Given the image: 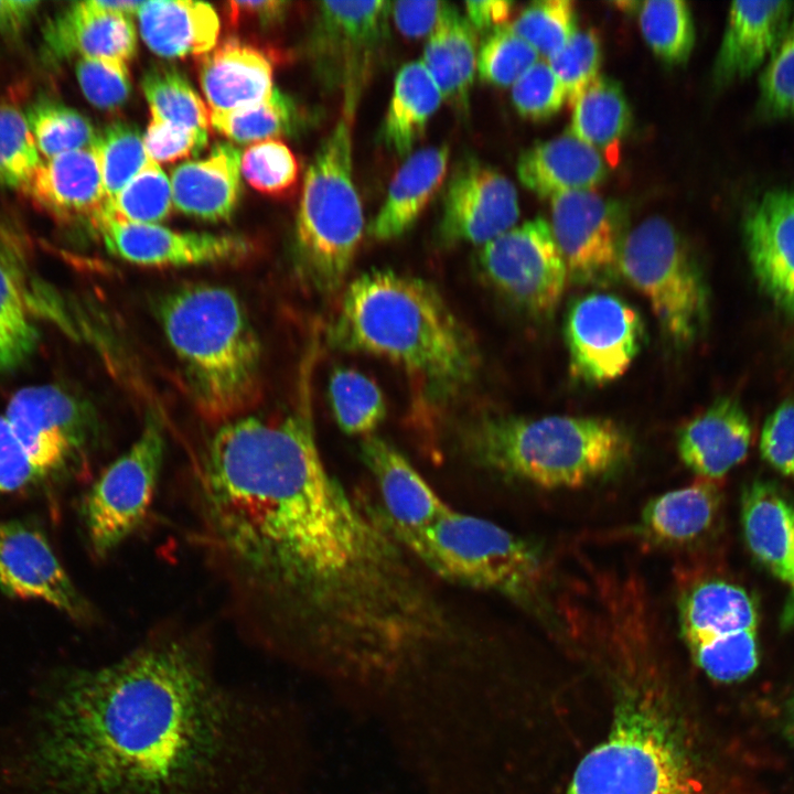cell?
<instances>
[{"mask_svg": "<svg viewBox=\"0 0 794 794\" xmlns=\"http://www.w3.org/2000/svg\"><path fill=\"white\" fill-rule=\"evenodd\" d=\"M170 179L160 165L148 160L142 170L108 202V211L132 223L158 224L172 211Z\"/></svg>", "mask_w": 794, "mask_h": 794, "instance_id": "45", "label": "cell"}, {"mask_svg": "<svg viewBox=\"0 0 794 794\" xmlns=\"http://www.w3.org/2000/svg\"><path fill=\"white\" fill-rule=\"evenodd\" d=\"M329 401L337 426L352 436H371L387 414L378 385L354 368L337 367L331 373Z\"/></svg>", "mask_w": 794, "mask_h": 794, "instance_id": "37", "label": "cell"}, {"mask_svg": "<svg viewBox=\"0 0 794 794\" xmlns=\"http://www.w3.org/2000/svg\"><path fill=\"white\" fill-rule=\"evenodd\" d=\"M23 192L53 215L93 227L108 204L93 147L43 160Z\"/></svg>", "mask_w": 794, "mask_h": 794, "instance_id": "26", "label": "cell"}, {"mask_svg": "<svg viewBox=\"0 0 794 794\" xmlns=\"http://www.w3.org/2000/svg\"><path fill=\"white\" fill-rule=\"evenodd\" d=\"M4 255L0 249V373L22 364L39 339L17 270Z\"/></svg>", "mask_w": 794, "mask_h": 794, "instance_id": "41", "label": "cell"}, {"mask_svg": "<svg viewBox=\"0 0 794 794\" xmlns=\"http://www.w3.org/2000/svg\"><path fill=\"white\" fill-rule=\"evenodd\" d=\"M41 476L66 468L88 441V418L79 403L54 385L18 390L4 414Z\"/></svg>", "mask_w": 794, "mask_h": 794, "instance_id": "16", "label": "cell"}, {"mask_svg": "<svg viewBox=\"0 0 794 794\" xmlns=\"http://www.w3.org/2000/svg\"><path fill=\"white\" fill-rule=\"evenodd\" d=\"M39 1L0 0V36L14 35L24 29L39 11Z\"/></svg>", "mask_w": 794, "mask_h": 794, "instance_id": "59", "label": "cell"}, {"mask_svg": "<svg viewBox=\"0 0 794 794\" xmlns=\"http://www.w3.org/2000/svg\"><path fill=\"white\" fill-rule=\"evenodd\" d=\"M679 634L690 648L730 634L757 630L758 607L741 586L719 577L694 576L678 583Z\"/></svg>", "mask_w": 794, "mask_h": 794, "instance_id": "24", "label": "cell"}, {"mask_svg": "<svg viewBox=\"0 0 794 794\" xmlns=\"http://www.w3.org/2000/svg\"><path fill=\"white\" fill-rule=\"evenodd\" d=\"M538 57L532 45L504 24L491 30L479 46L478 73L486 84L513 86Z\"/></svg>", "mask_w": 794, "mask_h": 794, "instance_id": "46", "label": "cell"}, {"mask_svg": "<svg viewBox=\"0 0 794 794\" xmlns=\"http://www.w3.org/2000/svg\"><path fill=\"white\" fill-rule=\"evenodd\" d=\"M708 677L733 683L749 677L759 665L757 630L740 631L688 648Z\"/></svg>", "mask_w": 794, "mask_h": 794, "instance_id": "47", "label": "cell"}, {"mask_svg": "<svg viewBox=\"0 0 794 794\" xmlns=\"http://www.w3.org/2000/svg\"><path fill=\"white\" fill-rule=\"evenodd\" d=\"M155 314L205 417L228 421L256 403L261 345L234 291L183 285L159 298Z\"/></svg>", "mask_w": 794, "mask_h": 794, "instance_id": "4", "label": "cell"}, {"mask_svg": "<svg viewBox=\"0 0 794 794\" xmlns=\"http://www.w3.org/2000/svg\"><path fill=\"white\" fill-rule=\"evenodd\" d=\"M0 589L11 597L43 601L77 621L92 618V609L46 538L21 522L0 524Z\"/></svg>", "mask_w": 794, "mask_h": 794, "instance_id": "18", "label": "cell"}, {"mask_svg": "<svg viewBox=\"0 0 794 794\" xmlns=\"http://www.w3.org/2000/svg\"><path fill=\"white\" fill-rule=\"evenodd\" d=\"M240 170L255 190L270 195L288 192L299 179V162L296 155L279 140L250 144L242 154Z\"/></svg>", "mask_w": 794, "mask_h": 794, "instance_id": "49", "label": "cell"}, {"mask_svg": "<svg viewBox=\"0 0 794 794\" xmlns=\"http://www.w3.org/2000/svg\"><path fill=\"white\" fill-rule=\"evenodd\" d=\"M568 131L616 165L632 122L631 108L619 82L600 75L573 104Z\"/></svg>", "mask_w": 794, "mask_h": 794, "instance_id": "35", "label": "cell"}, {"mask_svg": "<svg viewBox=\"0 0 794 794\" xmlns=\"http://www.w3.org/2000/svg\"><path fill=\"white\" fill-rule=\"evenodd\" d=\"M42 161L25 114L0 103V185L24 191Z\"/></svg>", "mask_w": 794, "mask_h": 794, "instance_id": "44", "label": "cell"}, {"mask_svg": "<svg viewBox=\"0 0 794 794\" xmlns=\"http://www.w3.org/2000/svg\"><path fill=\"white\" fill-rule=\"evenodd\" d=\"M741 524L752 555L794 594V503L776 484L755 480L741 495Z\"/></svg>", "mask_w": 794, "mask_h": 794, "instance_id": "27", "label": "cell"}, {"mask_svg": "<svg viewBox=\"0 0 794 794\" xmlns=\"http://www.w3.org/2000/svg\"><path fill=\"white\" fill-rule=\"evenodd\" d=\"M607 168L601 153L567 130L524 150L516 173L527 190L551 198L567 191L593 190L607 178Z\"/></svg>", "mask_w": 794, "mask_h": 794, "instance_id": "29", "label": "cell"}, {"mask_svg": "<svg viewBox=\"0 0 794 794\" xmlns=\"http://www.w3.org/2000/svg\"><path fill=\"white\" fill-rule=\"evenodd\" d=\"M625 211L593 190H575L550 198V228L568 277L580 285L609 282L616 272Z\"/></svg>", "mask_w": 794, "mask_h": 794, "instance_id": "14", "label": "cell"}, {"mask_svg": "<svg viewBox=\"0 0 794 794\" xmlns=\"http://www.w3.org/2000/svg\"><path fill=\"white\" fill-rule=\"evenodd\" d=\"M41 474L12 431L4 415H0V494L21 490Z\"/></svg>", "mask_w": 794, "mask_h": 794, "instance_id": "55", "label": "cell"}, {"mask_svg": "<svg viewBox=\"0 0 794 794\" xmlns=\"http://www.w3.org/2000/svg\"><path fill=\"white\" fill-rule=\"evenodd\" d=\"M448 162L447 146L411 153L393 176L367 228L368 235L377 242H388L408 232L444 183Z\"/></svg>", "mask_w": 794, "mask_h": 794, "instance_id": "30", "label": "cell"}, {"mask_svg": "<svg viewBox=\"0 0 794 794\" xmlns=\"http://www.w3.org/2000/svg\"><path fill=\"white\" fill-rule=\"evenodd\" d=\"M465 18L476 32H490L507 24L514 2L506 0L468 1L464 3Z\"/></svg>", "mask_w": 794, "mask_h": 794, "instance_id": "58", "label": "cell"}, {"mask_svg": "<svg viewBox=\"0 0 794 794\" xmlns=\"http://www.w3.org/2000/svg\"><path fill=\"white\" fill-rule=\"evenodd\" d=\"M161 422L152 415L131 447L95 481L82 503L90 550L106 558L143 523L152 504L164 459Z\"/></svg>", "mask_w": 794, "mask_h": 794, "instance_id": "10", "label": "cell"}, {"mask_svg": "<svg viewBox=\"0 0 794 794\" xmlns=\"http://www.w3.org/2000/svg\"><path fill=\"white\" fill-rule=\"evenodd\" d=\"M759 105L774 118L794 117V12L760 77Z\"/></svg>", "mask_w": 794, "mask_h": 794, "instance_id": "50", "label": "cell"}, {"mask_svg": "<svg viewBox=\"0 0 794 794\" xmlns=\"http://www.w3.org/2000/svg\"><path fill=\"white\" fill-rule=\"evenodd\" d=\"M784 621L786 625H794V594L786 605Z\"/></svg>", "mask_w": 794, "mask_h": 794, "instance_id": "61", "label": "cell"}, {"mask_svg": "<svg viewBox=\"0 0 794 794\" xmlns=\"http://www.w3.org/2000/svg\"><path fill=\"white\" fill-rule=\"evenodd\" d=\"M94 228L107 249L117 257L140 266L186 267L239 260L250 245L232 234L178 232L159 224L127 222L108 208Z\"/></svg>", "mask_w": 794, "mask_h": 794, "instance_id": "17", "label": "cell"}, {"mask_svg": "<svg viewBox=\"0 0 794 794\" xmlns=\"http://www.w3.org/2000/svg\"><path fill=\"white\" fill-rule=\"evenodd\" d=\"M760 451L771 466L794 481V400L780 405L765 420Z\"/></svg>", "mask_w": 794, "mask_h": 794, "instance_id": "54", "label": "cell"}, {"mask_svg": "<svg viewBox=\"0 0 794 794\" xmlns=\"http://www.w3.org/2000/svg\"><path fill=\"white\" fill-rule=\"evenodd\" d=\"M548 65L561 83L570 107L600 76L602 46L594 29L577 31L566 45L548 57Z\"/></svg>", "mask_w": 794, "mask_h": 794, "instance_id": "48", "label": "cell"}, {"mask_svg": "<svg viewBox=\"0 0 794 794\" xmlns=\"http://www.w3.org/2000/svg\"><path fill=\"white\" fill-rule=\"evenodd\" d=\"M273 68L265 54L236 40L214 47L198 63V82L210 111L238 109L273 92Z\"/></svg>", "mask_w": 794, "mask_h": 794, "instance_id": "31", "label": "cell"}, {"mask_svg": "<svg viewBox=\"0 0 794 794\" xmlns=\"http://www.w3.org/2000/svg\"><path fill=\"white\" fill-rule=\"evenodd\" d=\"M508 28L532 45L539 55L549 57L575 35L577 13L570 0H540L525 7Z\"/></svg>", "mask_w": 794, "mask_h": 794, "instance_id": "43", "label": "cell"}, {"mask_svg": "<svg viewBox=\"0 0 794 794\" xmlns=\"http://www.w3.org/2000/svg\"><path fill=\"white\" fill-rule=\"evenodd\" d=\"M207 130L189 129L151 118L143 135L148 158L158 164L198 154L207 144Z\"/></svg>", "mask_w": 794, "mask_h": 794, "instance_id": "53", "label": "cell"}, {"mask_svg": "<svg viewBox=\"0 0 794 794\" xmlns=\"http://www.w3.org/2000/svg\"><path fill=\"white\" fill-rule=\"evenodd\" d=\"M144 44L165 58L204 55L219 34L215 9L200 1H142L137 11Z\"/></svg>", "mask_w": 794, "mask_h": 794, "instance_id": "32", "label": "cell"}, {"mask_svg": "<svg viewBox=\"0 0 794 794\" xmlns=\"http://www.w3.org/2000/svg\"><path fill=\"white\" fill-rule=\"evenodd\" d=\"M565 89L547 62H536L512 86L514 108L525 119L544 121L559 112Z\"/></svg>", "mask_w": 794, "mask_h": 794, "instance_id": "52", "label": "cell"}, {"mask_svg": "<svg viewBox=\"0 0 794 794\" xmlns=\"http://www.w3.org/2000/svg\"><path fill=\"white\" fill-rule=\"evenodd\" d=\"M478 266L485 280L525 311L545 315L559 304L568 270L550 224L541 216L483 245Z\"/></svg>", "mask_w": 794, "mask_h": 794, "instance_id": "11", "label": "cell"}, {"mask_svg": "<svg viewBox=\"0 0 794 794\" xmlns=\"http://www.w3.org/2000/svg\"><path fill=\"white\" fill-rule=\"evenodd\" d=\"M240 158L236 147L223 142L205 158L176 165L170 175L173 205L203 221L228 219L240 194Z\"/></svg>", "mask_w": 794, "mask_h": 794, "instance_id": "28", "label": "cell"}, {"mask_svg": "<svg viewBox=\"0 0 794 794\" xmlns=\"http://www.w3.org/2000/svg\"><path fill=\"white\" fill-rule=\"evenodd\" d=\"M194 536L257 647L335 690L393 683L451 620L385 516L328 470L310 414L225 421L191 480Z\"/></svg>", "mask_w": 794, "mask_h": 794, "instance_id": "1", "label": "cell"}, {"mask_svg": "<svg viewBox=\"0 0 794 794\" xmlns=\"http://www.w3.org/2000/svg\"><path fill=\"white\" fill-rule=\"evenodd\" d=\"M355 111L343 106L336 125L312 158L296 222L301 268L310 282L326 294L343 285L364 230L363 206L353 178Z\"/></svg>", "mask_w": 794, "mask_h": 794, "instance_id": "8", "label": "cell"}, {"mask_svg": "<svg viewBox=\"0 0 794 794\" xmlns=\"http://www.w3.org/2000/svg\"><path fill=\"white\" fill-rule=\"evenodd\" d=\"M76 78L85 98L103 110H116L125 105L131 93L126 63L82 57L75 66Z\"/></svg>", "mask_w": 794, "mask_h": 794, "instance_id": "51", "label": "cell"}, {"mask_svg": "<svg viewBox=\"0 0 794 794\" xmlns=\"http://www.w3.org/2000/svg\"><path fill=\"white\" fill-rule=\"evenodd\" d=\"M478 32L465 15L446 2L429 34L422 63L437 83L442 98L458 111L469 107L478 72Z\"/></svg>", "mask_w": 794, "mask_h": 794, "instance_id": "33", "label": "cell"}, {"mask_svg": "<svg viewBox=\"0 0 794 794\" xmlns=\"http://www.w3.org/2000/svg\"><path fill=\"white\" fill-rule=\"evenodd\" d=\"M751 439L743 408L733 399L720 398L679 428L676 449L698 478L719 481L744 460Z\"/></svg>", "mask_w": 794, "mask_h": 794, "instance_id": "22", "label": "cell"}, {"mask_svg": "<svg viewBox=\"0 0 794 794\" xmlns=\"http://www.w3.org/2000/svg\"><path fill=\"white\" fill-rule=\"evenodd\" d=\"M108 202L142 170L149 158L139 129L126 121H114L97 132L93 143Z\"/></svg>", "mask_w": 794, "mask_h": 794, "instance_id": "42", "label": "cell"}, {"mask_svg": "<svg viewBox=\"0 0 794 794\" xmlns=\"http://www.w3.org/2000/svg\"><path fill=\"white\" fill-rule=\"evenodd\" d=\"M361 453L378 487L384 516L393 530L427 527L451 508L389 442L376 436L365 437Z\"/></svg>", "mask_w": 794, "mask_h": 794, "instance_id": "23", "label": "cell"}, {"mask_svg": "<svg viewBox=\"0 0 794 794\" xmlns=\"http://www.w3.org/2000/svg\"><path fill=\"white\" fill-rule=\"evenodd\" d=\"M722 493L718 481L693 483L652 497L642 508L634 535L661 549H687L704 540L719 521Z\"/></svg>", "mask_w": 794, "mask_h": 794, "instance_id": "20", "label": "cell"}, {"mask_svg": "<svg viewBox=\"0 0 794 794\" xmlns=\"http://www.w3.org/2000/svg\"><path fill=\"white\" fill-rule=\"evenodd\" d=\"M30 755L47 794H301L311 763L299 715L225 684L182 630L66 673Z\"/></svg>", "mask_w": 794, "mask_h": 794, "instance_id": "2", "label": "cell"}, {"mask_svg": "<svg viewBox=\"0 0 794 794\" xmlns=\"http://www.w3.org/2000/svg\"><path fill=\"white\" fill-rule=\"evenodd\" d=\"M44 52L54 62L71 56L128 63L137 32L130 15L104 10L98 0L74 2L44 31Z\"/></svg>", "mask_w": 794, "mask_h": 794, "instance_id": "25", "label": "cell"}, {"mask_svg": "<svg viewBox=\"0 0 794 794\" xmlns=\"http://www.w3.org/2000/svg\"><path fill=\"white\" fill-rule=\"evenodd\" d=\"M444 3L441 1H397L390 3V15L403 35L419 39L432 32Z\"/></svg>", "mask_w": 794, "mask_h": 794, "instance_id": "56", "label": "cell"}, {"mask_svg": "<svg viewBox=\"0 0 794 794\" xmlns=\"http://www.w3.org/2000/svg\"><path fill=\"white\" fill-rule=\"evenodd\" d=\"M393 533L438 577L500 594L534 612L544 609L548 566L533 541L452 508L427 527Z\"/></svg>", "mask_w": 794, "mask_h": 794, "instance_id": "6", "label": "cell"}, {"mask_svg": "<svg viewBox=\"0 0 794 794\" xmlns=\"http://www.w3.org/2000/svg\"><path fill=\"white\" fill-rule=\"evenodd\" d=\"M24 114L44 160L90 148L97 136L87 117L53 99L41 98L29 106Z\"/></svg>", "mask_w": 794, "mask_h": 794, "instance_id": "40", "label": "cell"}, {"mask_svg": "<svg viewBox=\"0 0 794 794\" xmlns=\"http://www.w3.org/2000/svg\"><path fill=\"white\" fill-rule=\"evenodd\" d=\"M442 94L422 61H411L398 71L380 139L397 155H408L423 136L438 110Z\"/></svg>", "mask_w": 794, "mask_h": 794, "instance_id": "34", "label": "cell"}, {"mask_svg": "<svg viewBox=\"0 0 794 794\" xmlns=\"http://www.w3.org/2000/svg\"><path fill=\"white\" fill-rule=\"evenodd\" d=\"M288 4L289 2L276 0L230 1L227 3V18L233 26L245 21L272 23L283 15Z\"/></svg>", "mask_w": 794, "mask_h": 794, "instance_id": "57", "label": "cell"}, {"mask_svg": "<svg viewBox=\"0 0 794 794\" xmlns=\"http://www.w3.org/2000/svg\"><path fill=\"white\" fill-rule=\"evenodd\" d=\"M463 442L480 466L546 490L591 485L633 451L622 426L593 416H489L470 425Z\"/></svg>", "mask_w": 794, "mask_h": 794, "instance_id": "5", "label": "cell"}, {"mask_svg": "<svg viewBox=\"0 0 794 794\" xmlns=\"http://www.w3.org/2000/svg\"><path fill=\"white\" fill-rule=\"evenodd\" d=\"M618 268L648 301L673 343L684 346L696 339L706 320L707 291L685 240L667 219L651 216L626 232Z\"/></svg>", "mask_w": 794, "mask_h": 794, "instance_id": "9", "label": "cell"}, {"mask_svg": "<svg viewBox=\"0 0 794 794\" xmlns=\"http://www.w3.org/2000/svg\"><path fill=\"white\" fill-rule=\"evenodd\" d=\"M783 732L794 749V691L790 694L782 706Z\"/></svg>", "mask_w": 794, "mask_h": 794, "instance_id": "60", "label": "cell"}, {"mask_svg": "<svg viewBox=\"0 0 794 794\" xmlns=\"http://www.w3.org/2000/svg\"><path fill=\"white\" fill-rule=\"evenodd\" d=\"M330 337L339 348L398 365L433 399L459 393L476 371L474 343L438 290L390 269L348 285Z\"/></svg>", "mask_w": 794, "mask_h": 794, "instance_id": "3", "label": "cell"}, {"mask_svg": "<svg viewBox=\"0 0 794 794\" xmlns=\"http://www.w3.org/2000/svg\"><path fill=\"white\" fill-rule=\"evenodd\" d=\"M642 35L653 53L668 65L686 63L695 44V25L683 0H651L639 7Z\"/></svg>", "mask_w": 794, "mask_h": 794, "instance_id": "39", "label": "cell"}, {"mask_svg": "<svg viewBox=\"0 0 794 794\" xmlns=\"http://www.w3.org/2000/svg\"><path fill=\"white\" fill-rule=\"evenodd\" d=\"M743 234L761 287L794 314V191L773 190L748 212Z\"/></svg>", "mask_w": 794, "mask_h": 794, "instance_id": "19", "label": "cell"}, {"mask_svg": "<svg viewBox=\"0 0 794 794\" xmlns=\"http://www.w3.org/2000/svg\"><path fill=\"white\" fill-rule=\"evenodd\" d=\"M564 335L572 377L603 385L630 368L645 334L642 318L631 304L618 296L594 292L571 302Z\"/></svg>", "mask_w": 794, "mask_h": 794, "instance_id": "13", "label": "cell"}, {"mask_svg": "<svg viewBox=\"0 0 794 794\" xmlns=\"http://www.w3.org/2000/svg\"><path fill=\"white\" fill-rule=\"evenodd\" d=\"M388 1H323L312 34L315 67L344 105L357 108L362 89L387 35Z\"/></svg>", "mask_w": 794, "mask_h": 794, "instance_id": "12", "label": "cell"}, {"mask_svg": "<svg viewBox=\"0 0 794 794\" xmlns=\"http://www.w3.org/2000/svg\"><path fill=\"white\" fill-rule=\"evenodd\" d=\"M210 122L238 143H257L289 136L299 124L293 100L278 89L265 99L228 111H210Z\"/></svg>", "mask_w": 794, "mask_h": 794, "instance_id": "36", "label": "cell"}, {"mask_svg": "<svg viewBox=\"0 0 794 794\" xmlns=\"http://www.w3.org/2000/svg\"><path fill=\"white\" fill-rule=\"evenodd\" d=\"M141 87L151 118L189 129L207 130L210 110L189 81L176 68L152 66Z\"/></svg>", "mask_w": 794, "mask_h": 794, "instance_id": "38", "label": "cell"}, {"mask_svg": "<svg viewBox=\"0 0 794 794\" xmlns=\"http://www.w3.org/2000/svg\"><path fill=\"white\" fill-rule=\"evenodd\" d=\"M670 717L648 693L618 705L607 737L579 762L564 794H700Z\"/></svg>", "mask_w": 794, "mask_h": 794, "instance_id": "7", "label": "cell"}, {"mask_svg": "<svg viewBox=\"0 0 794 794\" xmlns=\"http://www.w3.org/2000/svg\"><path fill=\"white\" fill-rule=\"evenodd\" d=\"M794 12L792 1H736L729 7L713 79L728 85L752 75L779 46Z\"/></svg>", "mask_w": 794, "mask_h": 794, "instance_id": "21", "label": "cell"}, {"mask_svg": "<svg viewBox=\"0 0 794 794\" xmlns=\"http://www.w3.org/2000/svg\"><path fill=\"white\" fill-rule=\"evenodd\" d=\"M517 191L500 171L465 158L453 169L442 197L438 238L444 245H485L516 225Z\"/></svg>", "mask_w": 794, "mask_h": 794, "instance_id": "15", "label": "cell"}]
</instances>
